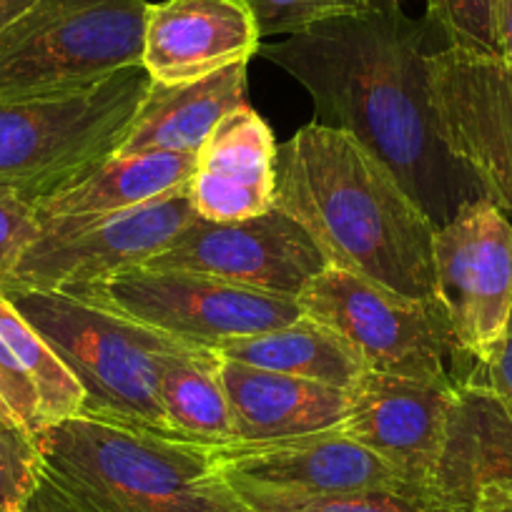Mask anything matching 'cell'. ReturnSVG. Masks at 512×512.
I'll use <instances>...</instances> for the list:
<instances>
[{"mask_svg":"<svg viewBox=\"0 0 512 512\" xmlns=\"http://www.w3.org/2000/svg\"><path fill=\"white\" fill-rule=\"evenodd\" d=\"M196 156L191 154H113L101 166L68 186L51 201L38 206V219H66V216H103L136 209L151 201L186 191L194 174Z\"/></svg>","mask_w":512,"mask_h":512,"instance_id":"cell-21","label":"cell"},{"mask_svg":"<svg viewBox=\"0 0 512 512\" xmlns=\"http://www.w3.org/2000/svg\"><path fill=\"white\" fill-rule=\"evenodd\" d=\"M0 430H23L21 422H18L16 415L11 412V407L3 402V397H0Z\"/></svg>","mask_w":512,"mask_h":512,"instance_id":"cell-33","label":"cell"},{"mask_svg":"<svg viewBox=\"0 0 512 512\" xmlns=\"http://www.w3.org/2000/svg\"><path fill=\"white\" fill-rule=\"evenodd\" d=\"M38 234L36 209L0 194V284L11 277L26 246Z\"/></svg>","mask_w":512,"mask_h":512,"instance_id":"cell-28","label":"cell"},{"mask_svg":"<svg viewBox=\"0 0 512 512\" xmlns=\"http://www.w3.org/2000/svg\"><path fill=\"white\" fill-rule=\"evenodd\" d=\"M485 490L512 492V402L457 384L430 485L432 512H470Z\"/></svg>","mask_w":512,"mask_h":512,"instance_id":"cell-16","label":"cell"},{"mask_svg":"<svg viewBox=\"0 0 512 512\" xmlns=\"http://www.w3.org/2000/svg\"><path fill=\"white\" fill-rule=\"evenodd\" d=\"M246 66L234 63L199 81H151L116 154H199L211 131L231 111L246 106Z\"/></svg>","mask_w":512,"mask_h":512,"instance_id":"cell-19","label":"cell"},{"mask_svg":"<svg viewBox=\"0 0 512 512\" xmlns=\"http://www.w3.org/2000/svg\"><path fill=\"white\" fill-rule=\"evenodd\" d=\"M209 450L221 480L249 512H299L329 500L369 495L415 500L382 457L344 437L337 427Z\"/></svg>","mask_w":512,"mask_h":512,"instance_id":"cell-7","label":"cell"},{"mask_svg":"<svg viewBox=\"0 0 512 512\" xmlns=\"http://www.w3.org/2000/svg\"><path fill=\"white\" fill-rule=\"evenodd\" d=\"M144 267L204 274L236 287L299 299L329 264L312 236L274 206L239 221L196 219Z\"/></svg>","mask_w":512,"mask_h":512,"instance_id":"cell-11","label":"cell"},{"mask_svg":"<svg viewBox=\"0 0 512 512\" xmlns=\"http://www.w3.org/2000/svg\"><path fill=\"white\" fill-rule=\"evenodd\" d=\"M497 43L500 58L512 68V0H497Z\"/></svg>","mask_w":512,"mask_h":512,"instance_id":"cell-30","label":"cell"},{"mask_svg":"<svg viewBox=\"0 0 512 512\" xmlns=\"http://www.w3.org/2000/svg\"><path fill=\"white\" fill-rule=\"evenodd\" d=\"M277 141L251 106L231 111L196 154L186 196L206 221H239L274 209Z\"/></svg>","mask_w":512,"mask_h":512,"instance_id":"cell-17","label":"cell"},{"mask_svg":"<svg viewBox=\"0 0 512 512\" xmlns=\"http://www.w3.org/2000/svg\"><path fill=\"white\" fill-rule=\"evenodd\" d=\"M61 292L101 304L179 342L211 352L229 339L272 332L302 317V307L292 297L236 287L204 274L146 267Z\"/></svg>","mask_w":512,"mask_h":512,"instance_id":"cell-9","label":"cell"},{"mask_svg":"<svg viewBox=\"0 0 512 512\" xmlns=\"http://www.w3.org/2000/svg\"><path fill=\"white\" fill-rule=\"evenodd\" d=\"M304 317L334 329L367 372L440 379L460 347L440 299L390 292L357 274L327 267L297 299Z\"/></svg>","mask_w":512,"mask_h":512,"instance_id":"cell-8","label":"cell"},{"mask_svg":"<svg viewBox=\"0 0 512 512\" xmlns=\"http://www.w3.org/2000/svg\"><path fill=\"white\" fill-rule=\"evenodd\" d=\"M262 33L249 0L149 3L141 66L156 83L211 76L259 53Z\"/></svg>","mask_w":512,"mask_h":512,"instance_id":"cell-15","label":"cell"},{"mask_svg":"<svg viewBox=\"0 0 512 512\" xmlns=\"http://www.w3.org/2000/svg\"><path fill=\"white\" fill-rule=\"evenodd\" d=\"M442 46L445 36L430 18L395 11L317 23L262 43L256 56L302 83L314 121L377 156L440 229L467 204L487 199L437 128L427 58Z\"/></svg>","mask_w":512,"mask_h":512,"instance_id":"cell-1","label":"cell"},{"mask_svg":"<svg viewBox=\"0 0 512 512\" xmlns=\"http://www.w3.org/2000/svg\"><path fill=\"white\" fill-rule=\"evenodd\" d=\"M0 292L81 384V412L174 437L161 407V359L201 347L66 292L26 287H0Z\"/></svg>","mask_w":512,"mask_h":512,"instance_id":"cell-4","label":"cell"},{"mask_svg":"<svg viewBox=\"0 0 512 512\" xmlns=\"http://www.w3.org/2000/svg\"><path fill=\"white\" fill-rule=\"evenodd\" d=\"M0 397L31 437L83 410L81 384L3 292Z\"/></svg>","mask_w":512,"mask_h":512,"instance_id":"cell-20","label":"cell"},{"mask_svg":"<svg viewBox=\"0 0 512 512\" xmlns=\"http://www.w3.org/2000/svg\"><path fill=\"white\" fill-rule=\"evenodd\" d=\"M407 0H249L262 38L294 36L317 23L405 11Z\"/></svg>","mask_w":512,"mask_h":512,"instance_id":"cell-24","label":"cell"},{"mask_svg":"<svg viewBox=\"0 0 512 512\" xmlns=\"http://www.w3.org/2000/svg\"><path fill=\"white\" fill-rule=\"evenodd\" d=\"M427 71L442 141L512 216V68L497 56L442 46Z\"/></svg>","mask_w":512,"mask_h":512,"instance_id":"cell-12","label":"cell"},{"mask_svg":"<svg viewBox=\"0 0 512 512\" xmlns=\"http://www.w3.org/2000/svg\"><path fill=\"white\" fill-rule=\"evenodd\" d=\"M199 219L186 191L103 216L38 219V234L0 287L61 292L144 267Z\"/></svg>","mask_w":512,"mask_h":512,"instance_id":"cell-10","label":"cell"},{"mask_svg":"<svg viewBox=\"0 0 512 512\" xmlns=\"http://www.w3.org/2000/svg\"><path fill=\"white\" fill-rule=\"evenodd\" d=\"M425 16L440 28L447 46L500 58L497 0H427Z\"/></svg>","mask_w":512,"mask_h":512,"instance_id":"cell-25","label":"cell"},{"mask_svg":"<svg viewBox=\"0 0 512 512\" xmlns=\"http://www.w3.org/2000/svg\"><path fill=\"white\" fill-rule=\"evenodd\" d=\"M299 512H432L425 505L407 497L395 495H369V497H344V500H329L322 505L307 507Z\"/></svg>","mask_w":512,"mask_h":512,"instance_id":"cell-29","label":"cell"},{"mask_svg":"<svg viewBox=\"0 0 512 512\" xmlns=\"http://www.w3.org/2000/svg\"><path fill=\"white\" fill-rule=\"evenodd\" d=\"M432 256L457 347L480 357L512 314V219L490 199L472 201L435 231Z\"/></svg>","mask_w":512,"mask_h":512,"instance_id":"cell-13","label":"cell"},{"mask_svg":"<svg viewBox=\"0 0 512 512\" xmlns=\"http://www.w3.org/2000/svg\"><path fill=\"white\" fill-rule=\"evenodd\" d=\"M452 379L457 384L485 387L512 402V314L500 337L480 357L470 359L467 354L457 357L455 367H452Z\"/></svg>","mask_w":512,"mask_h":512,"instance_id":"cell-27","label":"cell"},{"mask_svg":"<svg viewBox=\"0 0 512 512\" xmlns=\"http://www.w3.org/2000/svg\"><path fill=\"white\" fill-rule=\"evenodd\" d=\"M33 0H0V31L13 21V18L21 16Z\"/></svg>","mask_w":512,"mask_h":512,"instance_id":"cell-32","label":"cell"},{"mask_svg":"<svg viewBox=\"0 0 512 512\" xmlns=\"http://www.w3.org/2000/svg\"><path fill=\"white\" fill-rule=\"evenodd\" d=\"M36 482V440L26 430H0V512H26Z\"/></svg>","mask_w":512,"mask_h":512,"instance_id":"cell-26","label":"cell"},{"mask_svg":"<svg viewBox=\"0 0 512 512\" xmlns=\"http://www.w3.org/2000/svg\"><path fill=\"white\" fill-rule=\"evenodd\" d=\"M470 512H512V492L485 490Z\"/></svg>","mask_w":512,"mask_h":512,"instance_id":"cell-31","label":"cell"},{"mask_svg":"<svg viewBox=\"0 0 512 512\" xmlns=\"http://www.w3.org/2000/svg\"><path fill=\"white\" fill-rule=\"evenodd\" d=\"M274 171V206L312 236L329 267L437 299V226L357 139L312 121L277 146Z\"/></svg>","mask_w":512,"mask_h":512,"instance_id":"cell-2","label":"cell"},{"mask_svg":"<svg viewBox=\"0 0 512 512\" xmlns=\"http://www.w3.org/2000/svg\"><path fill=\"white\" fill-rule=\"evenodd\" d=\"M26 512H249L206 445L78 412L36 437Z\"/></svg>","mask_w":512,"mask_h":512,"instance_id":"cell-3","label":"cell"},{"mask_svg":"<svg viewBox=\"0 0 512 512\" xmlns=\"http://www.w3.org/2000/svg\"><path fill=\"white\" fill-rule=\"evenodd\" d=\"M214 354L249 364V367L329 384L339 390H349L367 372L359 354L334 329L324 327L304 314L287 327L229 339V342L219 344Z\"/></svg>","mask_w":512,"mask_h":512,"instance_id":"cell-22","label":"cell"},{"mask_svg":"<svg viewBox=\"0 0 512 512\" xmlns=\"http://www.w3.org/2000/svg\"><path fill=\"white\" fill-rule=\"evenodd\" d=\"M216 364L219 357L211 349H186L161 359V407L176 440L206 447L236 442Z\"/></svg>","mask_w":512,"mask_h":512,"instance_id":"cell-23","label":"cell"},{"mask_svg":"<svg viewBox=\"0 0 512 512\" xmlns=\"http://www.w3.org/2000/svg\"><path fill=\"white\" fill-rule=\"evenodd\" d=\"M344 437L382 457L407 490L430 510V485L457 395L452 374L440 379L364 372L349 387Z\"/></svg>","mask_w":512,"mask_h":512,"instance_id":"cell-14","label":"cell"},{"mask_svg":"<svg viewBox=\"0 0 512 512\" xmlns=\"http://www.w3.org/2000/svg\"><path fill=\"white\" fill-rule=\"evenodd\" d=\"M219 357V354H216ZM236 442H264L334 430L347 417L349 392L302 377L219 357Z\"/></svg>","mask_w":512,"mask_h":512,"instance_id":"cell-18","label":"cell"},{"mask_svg":"<svg viewBox=\"0 0 512 512\" xmlns=\"http://www.w3.org/2000/svg\"><path fill=\"white\" fill-rule=\"evenodd\" d=\"M146 0H33L0 31V103L86 91L141 66Z\"/></svg>","mask_w":512,"mask_h":512,"instance_id":"cell-6","label":"cell"},{"mask_svg":"<svg viewBox=\"0 0 512 512\" xmlns=\"http://www.w3.org/2000/svg\"><path fill=\"white\" fill-rule=\"evenodd\" d=\"M151 86L126 68L68 96L0 103V194L43 206L111 159Z\"/></svg>","mask_w":512,"mask_h":512,"instance_id":"cell-5","label":"cell"}]
</instances>
